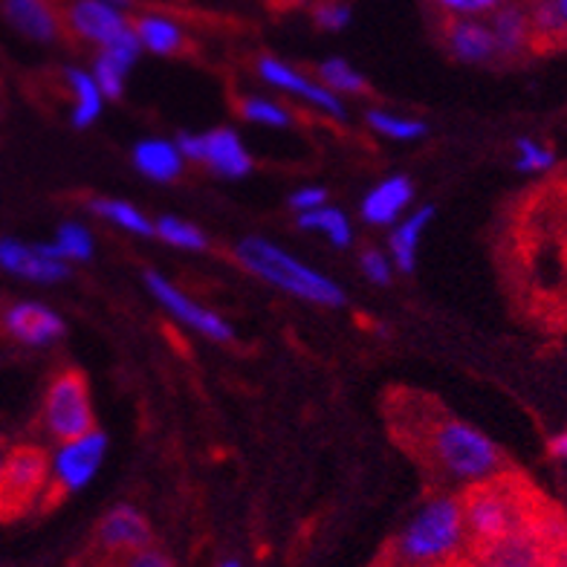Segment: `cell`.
Masks as SVG:
<instances>
[{
	"label": "cell",
	"mask_w": 567,
	"mask_h": 567,
	"mask_svg": "<svg viewBox=\"0 0 567 567\" xmlns=\"http://www.w3.org/2000/svg\"><path fill=\"white\" fill-rule=\"evenodd\" d=\"M405 443L420 446L423 461L455 484H484L504 472V455L481 429L449 417L443 411H425V403H400L394 417Z\"/></svg>",
	"instance_id": "6da1fadb"
},
{
	"label": "cell",
	"mask_w": 567,
	"mask_h": 567,
	"mask_svg": "<svg viewBox=\"0 0 567 567\" xmlns=\"http://www.w3.org/2000/svg\"><path fill=\"white\" fill-rule=\"evenodd\" d=\"M466 522H463L461 495L437 493L423 501L391 545V565L417 567L434 561L461 559L466 547Z\"/></svg>",
	"instance_id": "7a4b0ae2"
},
{
	"label": "cell",
	"mask_w": 567,
	"mask_h": 567,
	"mask_svg": "<svg viewBox=\"0 0 567 567\" xmlns=\"http://www.w3.org/2000/svg\"><path fill=\"white\" fill-rule=\"evenodd\" d=\"M235 258L255 278L272 284L278 290L290 292L296 299L313 301L319 307H342L344 290L333 278H328L319 269L301 264L296 255L276 247L267 238H244L235 247Z\"/></svg>",
	"instance_id": "3957f363"
},
{
	"label": "cell",
	"mask_w": 567,
	"mask_h": 567,
	"mask_svg": "<svg viewBox=\"0 0 567 567\" xmlns=\"http://www.w3.org/2000/svg\"><path fill=\"white\" fill-rule=\"evenodd\" d=\"M461 501L466 536H470V545L475 547L489 545L495 538L530 524L527 495L513 481L501 478V475L484 481V484L470 486V493L463 495Z\"/></svg>",
	"instance_id": "277c9868"
},
{
	"label": "cell",
	"mask_w": 567,
	"mask_h": 567,
	"mask_svg": "<svg viewBox=\"0 0 567 567\" xmlns=\"http://www.w3.org/2000/svg\"><path fill=\"white\" fill-rule=\"evenodd\" d=\"M44 429L55 441H70L96 429V414L90 403V389L82 371H61L47 385L44 394Z\"/></svg>",
	"instance_id": "5b68a950"
},
{
	"label": "cell",
	"mask_w": 567,
	"mask_h": 567,
	"mask_svg": "<svg viewBox=\"0 0 567 567\" xmlns=\"http://www.w3.org/2000/svg\"><path fill=\"white\" fill-rule=\"evenodd\" d=\"M50 489V455L38 446L7 449L0 470V515L30 509Z\"/></svg>",
	"instance_id": "8992f818"
},
{
	"label": "cell",
	"mask_w": 567,
	"mask_h": 567,
	"mask_svg": "<svg viewBox=\"0 0 567 567\" xmlns=\"http://www.w3.org/2000/svg\"><path fill=\"white\" fill-rule=\"evenodd\" d=\"M107 434L90 429L87 434L59 441V449L50 455V493L73 495L82 493L96 478L99 466L105 461Z\"/></svg>",
	"instance_id": "52a82bcc"
},
{
	"label": "cell",
	"mask_w": 567,
	"mask_h": 567,
	"mask_svg": "<svg viewBox=\"0 0 567 567\" xmlns=\"http://www.w3.org/2000/svg\"><path fill=\"white\" fill-rule=\"evenodd\" d=\"M183 157L192 163H203L217 177L240 179L252 172V157L247 145L231 127H217L206 134H183L177 140Z\"/></svg>",
	"instance_id": "ba28073f"
},
{
	"label": "cell",
	"mask_w": 567,
	"mask_h": 567,
	"mask_svg": "<svg viewBox=\"0 0 567 567\" xmlns=\"http://www.w3.org/2000/svg\"><path fill=\"white\" fill-rule=\"evenodd\" d=\"M145 284H148L151 296L159 301V305L179 321V324H186L200 337L212 339V342H231L235 339V330H231L229 321L224 316H217L215 310L209 307L197 305L195 299H188L186 292L174 287L172 281L159 272H145Z\"/></svg>",
	"instance_id": "9c48e42d"
},
{
	"label": "cell",
	"mask_w": 567,
	"mask_h": 567,
	"mask_svg": "<svg viewBox=\"0 0 567 567\" xmlns=\"http://www.w3.org/2000/svg\"><path fill=\"white\" fill-rule=\"evenodd\" d=\"M61 18L75 38H82L99 50L120 44L122 38L134 32V23L122 16V9L102 3V0H70Z\"/></svg>",
	"instance_id": "30bf717a"
},
{
	"label": "cell",
	"mask_w": 567,
	"mask_h": 567,
	"mask_svg": "<svg viewBox=\"0 0 567 567\" xmlns=\"http://www.w3.org/2000/svg\"><path fill=\"white\" fill-rule=\"evenodd\" d=\"M0 330L9 339H16L18 344L47 348V344H55L68 333V324L53 307L41 305V301H16V305L3 307Z\"/></svg>",
	"instance_id": "8fae6325"
},
{
	"label": "cell",
	"mask_w": 567,
	"mask_h": 567,
	"mask_svg": "<svg viewBox=\"0 0 567 567\" xmlns=\"http://www.w3.org/2000/svg\"><path fill=\"white\" fill-rule=\"evenodd\" d=\"M255 68H258V75H261L269 87L281 90V93H290V96H299L301 102L313 105L316 111L328 113V116H337V120L344 116L342 99H339L333 90H328L321 82L310 79V75L299 73V70L290 68L287 61L264 55V59H258Z\"/></svg>",
	"instance_id": "7c38bea8"
},
{
	"label": "cell",
	"mask_w": 567,
	"mask_h": 567,
	"mask_svg": "<svg viewBox=\"0 0 567 567\" xmlns=\"http://www.w3.org/2000/svg\"><path fill=\"white\" fill-rule=\"evenodd\" d=\"M0 269L38 284H59L70 276V264L55 258L47 244L30 247L16 238H0Z\"/></svg>",
	"instance_id": "4fadbf2b"
},
{
	"label": "cell",
	"mask_w": 567,
	"mask_h": 567,
	"mask_svg": "<svg viewBox=\"0 0 567 567\" xmlns=\"http://www.w3.org/2000/svg\"><path fill=\"white\" fill-rule=\"evenodd\" d=\"M475 550H478V565L472 567H545V547L530 524Z\"/></svg>",
	"instance_id": "5bb4252c"
},
{
	"label": "cell",
	"mask_w": 567,
	"mask_h": 567,
	"mask_svg": "<svg viewBox=\"0 0 567 567\" xmlns=\"http://www.w3.org/2000/svg\"><path fill=\"white\" fill-rule=\"evenodd\" d=\"M443 41L452 59L463 64H489L498 61L495 38L484 18H452L443 27Z\"/></svg>",
	"instance_id": "9a60e30c"
},
{
	"label": "cell",
	"mask_w": 567,
	"mask_h": 567,
	"mask_svg": "<svg viewBox=\"0 0 567 567\" xmlns=\"http://www.w3.org/2000/svg\"><path fill=\"white\" fill-rule=\"evenodd\" d=\"M489 30L495 38L498 59L513 61L522 59L533 50V23H530V3L524 0H509L489 16Z\"/></svg>",
	"instance_id": "2e32d148"
},
{
	"label": "cell",
	"mask_w": 567,
	"mask_h": 567,
	"mask_svg": "<svg viewBox=\"0 0 567 567\" xmlns=\"http://www.w3.org/2000/svg\"><path fill=\"white\" fill-rule=\"evenodd\" d=\"M96 538L99 545L111 553L140 550V547L151 545V524L134 504H116L99 522Z\"/></svg>",
	"instance_id": "e0dca14e"
},
{
	"label": "cell",
	"mask_w": 567,
	"mask_h": 567,
	"mask_svg": "<svg viewBox=\"0 0 567 567\" xmlns=\"http://www.w3.org/2000/svg\"><path fill=\"white\" fill-rule=\"evenodd\" d=\"M3 18L38 44H53L64 30V18L53 0H3Z\"/></svg>",
	"instance_id": "ac0fdd59"
},
{
	"label": "cell",
	"mask_w": 567,
	"mask_h": 567,
	"mask_svg": "<svg viewBox=\"0 0 567 567\" xmlns=\"http://www.w3.org/2000/svg\"><path fill=\"white\" fill-rule=\"evenodd\" d=\"M411 197H414L411 179L403 177V174H394V177H385L368 192L359 212H362L365 224L394 226L400 215H405V209L411 206Z\"/></svg>",
	"instance_id": "d6986e66"
},
{
	"label": "cell",
	"mask_w": 567,
	"mask_h": 567,
	"mask_svg": "<svg viewBox=\"0 0 567 567\" xmlns=\"http://www.w3.org/2000/svg\"><path fill=\"white\" fill-rule=\"evenodd\" d=\"M140 41H136V32H131L127 38H122L120 44H111L105 50H99L96 61H93V79H96L99 90L105 93V99H120L122 90H125V79L134 68V61L140 59Z\"/></svg>",
	"instance_id": "ffe728a7"
},
{
	"label": "cell",
	"mask_w": 567,
	"mask_h": 567,
	"mask_svg": "<svg viewBox=\"0 0 567 567\" xmlns=\"http://www.w3.org/2000/svg\"><path fill=\"white\" fill-rule=\"evenodd\" d=\"M134 165L142 177L154 183H172L183 174L186 157L179 151L177 142L172 140H142L134 148Z\"/></svg>",
	"instance_id": "44dd1931"
},
{
	"label": "cell",
	"mask_w": 567,
	"mask_h": 567,
	"mask_svg": "<svg viewBox=\"0 0 567 567\" xmlns=\"http://www.w3.org/2000/svg\"><path fill=\"white\" fill-rule=\"evenodd\" d=\"M434 220V209L432 206H423V209L411 212L409 217L403 220H396L394 231H391L389 238V258L400 272H414L417 267V249L420 240H423L425 229Z\"/></svg>",
	"instance_id": "7402d4cb"
},
{
	"label": "cell",
	"mask_w": 567,
	"mask_h": 567,
	"mask_svg": "<svg viewBox=\"0 0 567 567\" xmlns=\"http://www.w3.org/2000/svg\"><path fill=\"white\" fill-rule=\"evenodd\" d=\"M136 41L142 50L154 55H177L186 47V32L174 18L159 16V12H145L134 21Z\"/></svg>",
	"instance_id": "603a6c76"
},
{
	"label": "cell",
	"mask_w": 567,
	"mask_h": 567,
	"mask_svg": "<svg viewBox=\"0 0 567 567\" xmlns=\"http://www.w3.org/2000/svg\"><path fill=\"white\" fill-rule=\"evenodd\" d=\"M70 87V96H73V111H70V120H73L75 127H90L93 122L102 116L105 111V93L99 90L96 79L90 70L82 68H70L64 73Z\"/></svg>",
	"instance_id": "cb8c5ba5"
},
{
	"label": "cell",
	"mask_w": 567,
	"mask_h": 567,
	"mask_svg": "<svg viewBox=\"0 0 567 567\" xmlns=\"http://www.w3.org/2000/svg\"><path fill=\"white\" fill-rule=\"evenodd\" d=\"M533 50L567 47V0H536L530 3Z\"/></svg>",
	"instance_id": "d4e9b609"
},
{
	"label": "cell",
	"mask_w": 567,
	"mask_h": 567,
	"mask_svg": "<svg viewBox=\"0 0 567 567\" xmlns=\"http://www.w3.org/2000/svg\"><path fill=\"white\" fill-rule=\"evenodd\" d=\"M299 226L301 229L319 231V235H324V238L339 249L351 247L353 244L351 220H348V215H344L342 209H337V206H321V209L313 212H301Z\"/></svg>",
	"instance_id": "484cf974"
},
{
	"label": "cell",
	"mask_w": 567,
	"mask_h": 567,
	"mask_svg": "<svg viewBox=\"0 0 567 567\" xmlns=\"http://www.w3.org/2000/svg\"><path fill=\"white\" fill-rule=\"evenodd\" d=\"M90 209L96 212L99 217H105L107 224L120 226V229L131 231V235H136V238L154 235V224H151L148 217L136 209L134 203L113 200V197H99V200H90Z\"/></svg>",
	"instance_id": "4316f807"
},
{
	"label": "cell",
	"mask_w": 567,
	"mask_h": 567,
	"mask_svg": "<svg viewBox=\"0 0 567 567\" xmlns=\"http://www.w3.org/2000/svg\"><path fill=\"white\" fill-rule=\"evenodd\" d=\"M47 247L61 261H90L93 258V235H90V229L84 224L70 220V224L59 226L55 238Z\"/></svg>",
	"instance_id": "83f0119b"
},
{
	"label": "cell",
	"mask_w": 567,
	"mask_h": 567,
	"mask_svg": "<svg viewBox=\"0 0 567 567\" xmlns=\"http://www.w3.org/2000/svg\"><path fill=\"white\" fill-rule=\"evenodd\" d=\"M319 82L328 90H333L337 96H359L365 93L368 82L365 75L359 73L353 64L344 59H328L319 64Z\"/></svg>",
	"instance_id": "f1b7e54d"
},
{
	"label": "cell",
	"mask_w": 567,
	"mask_h": 567,
	"mask_svg": "<svg viewBox=\"0 0 567 567\" xmlns=\"http://www.w3.org/2000/svg\"><path fill=\"white\" fill-rule=\"evenodd\" d=\"M154 235L159 240H165L168 247L186 249V252H203V249L209 247V238L197 229L195 224H188V220H179L174 215H163L154 224Z\"/></svg>",
	"instance_id": "f546056e"
},
{
	"label": "cell",
	"mask_w": 567,
	"mask_h": 567,
	"mask_svg": "<svg viewBox=\"0 0 567 567\" xmlns=\"http://www.w3.org/2000/svg\"><path fill=\"white\" fill-rule=\"evenodd\" d=\"M368 125L382 134L385 140L394 142H414L425 136V122L411 120V116H403V113H391V111H368Z\"/></svg>",
	"instance_id": "4dcf8cb0"
},
{
	"label": "cell",
	"mask_w": 567,
	"mask_h": 567,
	"mask_svg": "<svg viewBox=\"0 0 567 567\" xmlns=\"http://www.w3.org/2000/svg\"><path fill=\"white\" fill-rule=\"evenodd\" d=\"M515 168L522 174H547L556 168V151L545 142L522 136L515 142Z\"/></svg>",
	"instance_id": "1f68e13d"
},
{
	"label": "cell",
	"mask_w": 567,
	"mask_h": 567,
	"mask_svg": "<svg viewBox=\"0 0 567 567\" xmlns=\"http://www.w3.org/2000/svg\"><path fill=\"white\" fill-rule=\"evenodd\" d=\"M240 116L252 125L264 127H290L292 125V113L284 105H278L276 99H264V96H247L238 105Z\"/></svg>",
	"instance_id": "d6a6232c"
},
{
	"label": "cell",
	"mask_w": 567,
	"mask_h": 567,
	"mask_svg": "<svg viewBox=\"0 0 567 567\" xmlns=\"http://www.w3.org/2000/svg\"><path fill=\"white\" fill-rule=\"evenodd\" d=\"M425 3L437 16L452 21V18H489L495 9H501L509 0H425Z\"/></svg>",
	"instance_id": "836d02e7"
},
{
	"label": "cell",
	"mask_w": 567,
	"mask_h": 567,
	"mask_svg": "<svg viewBox=\"0 0 567 567\" xmlns=\"http://www.w3.org/2000/svg\"><path fill=\"white\" fill-rule=\"evenodd\" d=\"M313 21L319 23L321 30L339 32L351 23V7L344 0H321L313 9Z\"/></svg>",
	"instance_id": "e575fe53"
},
{
	"label": "cell",
	"mask_w": 567,
	"mask_h": 567,
	"mask_svg": "<svg viewBox=\"0 0 567 567\" xmlns=\"http://www.w3.org/2000/svg\"><path fill=\"white\" fill-rule=\"evenodd\" d=\"M359 267H362L368 281L380 284V287L391 284V278H394V264H391L389 255L380 252V249H365V252L359 255Z\"/></svg>",
	"instance_id": "d590c367"
},
{
	"label": "cell",
	"mask_w": 567,
	"mask_h": 567,
	"mask_svg": "<svg viewBox=\"0 0 567 567\" xmlns=\"http://www.w3.org/2000/svg\"><path fill=\"white\" fill-rule=\"evenodd\" d=\"M122 567H174L172 556H165L163 550L157 547H140V550H131L125 553V565Z\"/></svg>",
	"instance_id": "8d00e7d4"
},
{
	"label": "cell",
	"mask_w": 567,
	"mask_h": 567,
	"mask_svg": "<svg viewBox=\"0 0 567 567\" xmlns=\"http://www.w3.org/2000/svg\"><path fill=\"white\" fill-rule=\"evenodd\" d=\"M290 206L299 212V215H301V212L321 209V206H328V195H324V188H319V186L299 188V192L290 197Z\"/></svg>",
	"instance_id": "74e56055"
},
{
	"label": "cell",
	"mask_w": 567,
	"mask_h": 567,
	"mask_svg": "<svg viewBox=\"0 0 567 567\" xmlns=\"http://www.w3.org/2000/svg\"><path fill=\"white\" fill-rule=\"evenodd\" d=\"M550 455L556 457V461H565L567 463V432L556 434L550 441Z\"/></svg>",
	"instance_id": "f35d334b"
},
{
	"label": "cell",
	"mask_w": 567,
	"mask_h": 567,
	"mask_svg": "<svg viewBox=\"0 0 567 567\" xmlns=\"http://www.w3.org/2000/svg\"><path fill=\"white\" fill-rule=\"evenodd\" d=\"M417 567H472L461 559H449V561H434V565H417Z\"/></svg>",
	"instance_id": "ab89813d"
},
{
	"label": "cell",
	"mask_w": 567,
	"mask_h": 567,
	"mask_svg": "<svg viewBox=\"0 0 567 567\" xmlns=\"http://www.w3.org/2000/svg\"><path fill=\"white\" fill-rule=\"evenodd\" d=\"M102 3H111V7H116V9H125V7H131L134 0H102Z\"/></svg>",
	"instance_id": "60d3db41"
},
{
	"label": "cell",
	"mask_w": 567,
	"mask_h": 567,
	"mask_svg": "<svg viewBox=\"0 0 567 567\" xmlns=\"http://www.w3.org/2000/svg\"><path fill=\"white\" fill-rule=\"evenodd\" d=\"M3 457H7V446H3V441H0V470H3Z\"/></svg>",
	"instance_id": "b9f144b4"
},
{
	"label": "cell",
	"mask_w": 567,
	"mask_h": 567,
	"mask_svg": "<svg viewBox=\"0 0 567 567\" xmlns=\"http://www.w3.org/2000/svg\"><path fill=\"white\" fill-rule=\"evenodd\" d=\"M220 567H244V565H240V561H235V559H226Z\"/></svg>",
	"instance_id": "7bdbcfd3"
},
{
	"label": "cell",
	"mask_w": 567,
	"mask_h": 567,
	"mask_svg": "<svg viewBox=\"0 0 567 567\" xmlns=\"http://www.w3.org/2000/svg\"><path fill=\"white\" fill-rule=\"evenodd\" d=\"M527 3H536V0H527Z\"/></svg>",
	"instance_id": "ee69618b"
}]
</instances>
